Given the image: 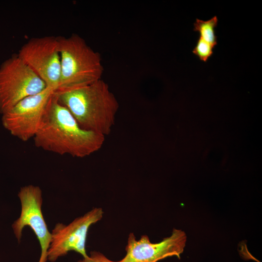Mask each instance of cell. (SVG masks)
I'll return each mask as SVG.
<instances>
[{
	"label": "cell",
	"instance_id": "cell-1",
	"mask_svg": "<svg viewBox=\"0 0 262 262\" xmlns=\"http://www.w3.org/2000/svg\"><path fill=\"white\" fill-rule=\"evenodd\" d=\"M105 137L82 128L69 111L59 102L54 92L33 138L35 146L45 151L82 158L99 150Z\"/></svg>",
	"mask_w": 262,
	"mask_h": 262
},
{
	"label": "cell",
	"instance_id": "cell-2",
	"mask_svg": "<svg viewBox=\"0 0 262 262\" xmlns=\"http://www.w3.org/2000/svg\"><path fill=\"white\" fill-rule=\"evenodd\" d=\"M54 94L82 128L105 137L111 133L119 104L103 80L76 89L56 91Z\"/></svg>",
	"mask_w": 262,
	"mask_h": 262
},
{
	"label": "cell",
	"instance_id": "cell-3",
	"mask_svg": "<svg viewBox=\"0 0 262 262\" xmlns=\"http://www.w3.org/2000/svg\"><path fill=\"white\" fill-rule=\"evenodd\" d=\"M57 38L61 59L60 80L57 91L82 87L101 79L104 67L99 52L77 34Z\"/></svg>",
	"mask_w": 262,
	"mask_h": 262
},
{
	"label": "cell",
	"instance_id": "cell-4",
	"mask_svg": "<svg viewBox=\"0 0 262 262\" xmlns=\"http://www.w3.org/2000/svg\"><path fill=\"white\" fill-rule=\"evenodd\" d=\"M46 88L17 54L13 55L0 66V113L6 112L22 99Z\"/></svg>",
	"mask_w": 262,
	"mask_h": 262
},
{
	"label": "cell",
	"instance_id": "cell-5",
	"mask_svg": "<svg viewBox=\"0 0 262 262\" xmlns=\"http://www.w3.org/2000/svg\"><path fill=\"white\" fill-rule=\"evenodd\" d=\"M54 91L47 87L42 92L22 99L2 114L3 127L22 141L33 138L45 116Z\"/></svg>",
	"mask_w": 262,
	"mask_h": 262
},
{
	"label": "cell",
	"instance_id": "cell-6",
	"mask_svg": "<svg viewBox=\"0 0 262 262\" xmlns=\"http://www.w3.org/2000/svg\"><path fill=\"white\" fill-rule=\"evenodd\" d=\"M46 84L57 91L59 86L61 59L57 37H33L24 44L17 54Z\"/></svg>",
	"mask_w": 262,
	"mask_h": 262
},
{
	"label": "cell",
	"instance_id": "cell-7",
	"mask_svg": "<svg viewBox=\"0 0 262 262\" xmlns=\"http://www.w3.org/2000/svg\"><path fill=\"white\" fill-rule=\"evenodd\" d=\"M103 213L101 208H95L68 225L56 224L51 233L47 260L54 262L71 250L80 253L83 258L87 257L85 244L89 229L102 219Z\"/></svg>",
	"mask_w": 262,
	"mask_h": 262
},
{
	"label": "cell",
	"instance_id": "cell-8",
	"mask_svg": "<svg viewBox=\"0 0 262 262\" xmlns=\"http://www.w3.org/2000/svg\"><path fill=\"white\" fill-rule=\"evenodd\" d=\"M18 196L21 203L20 215L12 225L16 237L20 242L24 228L30 227L34 232L41 247L38 262H46L51 235L42 212V190L37 186H24L20 188Z\"/></svg>",
	"mask_w": 262,
	"mask_h": 262
},
{
	"label": "cell",
	"instance_id": "cell-9",
	"mask_svg": "<svg viewBox=\"0 0 262 262\" xmlns=\"http://www.w3.org/2000/svg\"><path fill=\"white\" fill-rule=\"evenodd\" d=\"M184 231L176 229L171 235L157 243H152L147 235L136 240L130 233L126 247V254L119 262H157L164 258L176 256L180 258L186 245Z\"/></svg>",
	"mask_w": 262,
	"mask_h": 262
},
{
	"label": "cell",
	"instance_id": "cell-10",
	"mask_svg": "<svg viewBox=\"0 0 262 262\" xmlns=\"http://www.w3.org/2000/svg\"><path fill=\"white\" fill-rule=\"evenodd\" d=\"M217 23L218 18L216 16L206 21L196 18L194 23V31L198 32L200 38L214 48L217 44L215 31Z\"/></svg>",
	"mask_w": 262,
	"mask_h": 262
},
{
	"label": "cell",
	"instance_id": "cell-11",
	"mask_svg": "<svg viewBox=\"0 0 262 262\" xmlns=\"http://www.w3.org/2000/svg\"><path fill=\"white\" fill-rule=\"evenodd\" d=\"M213 49L211 44L199 37L192 52L200 61L206 62L213 55Z\"/></svg>",
	"mask_w": 262,
	"mask_h": 262
},
{
	"label": "cell",
	"instance_id": "cell-12",
	"mask_svg": "<svg viewBox=\"0 0 262 262\" xmlns=\"http://www.w3.org/2000/svg\"><path fill=\"white\" fill-rule=\"evenodd\" d=\"M78 262H119L112 261L106 258L103 254L98 251H91L90 255Z\"/></svg>",
	"mask_w": 262,
	"mask_h": 262
}]
</instances>
